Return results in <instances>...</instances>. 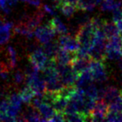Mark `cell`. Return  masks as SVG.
Returning a JSON list of instances; mask_svg holds the SVG:
<instances>
[{"label":"cell","mask_w":122,"mask_h":122,"mask_svg":"<svg viewBox=\"0 0 122 122\" xmlns=\"http://www.w3.org/2000/svg\"><path fill=\"white\" fill-rule=\"evenodd\" d=\"M89 69L91 70L93 80L97 82H104L107 80V73L103 61L93 60L90 62Z\"/></svg>","instance_id":"cell-1"},{"label":"cell","mask_w":122,"mask_h":122,"mask_svg":"<svg viewBox=\"0 0 122 122\" xmlns=\"http://www.w3.org/2000/svg\"><path fill=\"white\" fill-rule=\"evenodd\" d=\"M55 34V31L48 23L46 25H42V26L38 25L34 30V36L42 44L52 40Z\"/></svg>","instance_id":"cell-2"},{"label":"cell","mask_w":122,"mask_h":122,"mask_svg":"<svg viewBox=\"0 0 122 122\" xmlns=\"http://www.w3.org/2000/svg\"><path fill=\"white\" fill-rule=\"evenodd\" d=\"M48 57L42 50L41 47H38L29 55V60L34 66H36L39 70H43L45 64L48 60Z\"/></svg>","instance_id":"cell-3"},{"label":"cell","mask_w":122,"mask_h":122,"mask_svg":"<svg viewBox=\"0 0 122 122\" xmlns=\"http://www.w3.org/2000/svg\"><path fill=\"white\" fill-rule=\"evenodd\" d=\"M42 50L46 54V56L49 59H55V56L60 48V45L57 41L50 40L48 43L43 44V46L41 47Z\"/></svg>","instance_id":"cell-4"},{"label":"cell","mask_w":122,"mask_h":122,"mask_svg":"<svg viewBox=\"0 0 122 122\" xmlns=\"http://www.w3.org/2000/svg\"><path fill=\"white\" fill-rule=\"evenodd\" d=\"M91 58H76L70 64L73 70L79 75L83 70L89 68Z\"/></svg>","instance_id":"cell-5"},{"label":"cell","mask_w":122,"mask_h":122,"mask_svg":"<svg viewBox=\"0 0 122 122\" xmlns=\"http://www.w3.org/2000/svg\"><path fill=\"white\" fill-rule=\"evenodd\" d=\"M13 28L12 22L5 21L4 24L0 26V45H2L9 40L11 36L10 31Z\"/></svg>","instance_id":"cell-6"},{"label":"cell","mask_w":122,"mask_h":122,"mask_svg":"<svg viewBox=\"0 0 122 122\" xmlns=\"http://www.w3.org/2000/svg\"><path fill=\"white\" fill-rule=\"evenodd\" d=\"M102 30L104 31L107 39H109L114 36H117V35L120 34V32L118 30L116 24L114 22H107L104 21V25L102 26Z\"/></svg>","instance_id":"cell-7"},{"label":"cell","mask_w":122,"mask_h":122,"mask_svg":"<svg viewBox=\"0 0 122 122\" xmlns=\"http://www.w3.org/2000/svg\"><path fill=\"white\" fill-rule=\"evenodd\" d=\"M48 24L53 29V30L55 31L56 33H59L60 35L68 33L66 26L63 23V22L59 18L53 17L52 20L48 22Z\"/></svg>","instance_id":"cell-8"},{"label":"cell","mask_w":122,"mask_h":122,"mask_svg":"<svg viewBox=\"0 0 122 122\" xmlns=\"http://www.w3.org/2000/svg\"><path fill=\"white\" fill-rule=\"evenodd\" d=\"M14 32L17 34L25 36L28 39H32L34 37V30H32L27 26L25 22H20L16 26H15Z\"/></svg>","instance_id":"cell-9"},{"label":"cell","mask_w":122,"mask_h":122,"mask_svg":"<svg viewBox=\"0 0 122 122\" xmlns=\"http://www.w3.org/2000/svg\"><path fill=\"white\" fill-rule=\"evenodd\" d=\"M37 110L39 111L41 116L46 118L48 121H49L50 118L53 117V115L56 113V111L54 110L52 106L45 104V103H42L39 107H37Z\"/></svg>","instance_id":"cell-10"},{"label":"cell","mask_w":122,"mask_h":122,"mask_svg":"<svg viewBox=\"0 0 122 122\" xmlns=\"http://www.w3.org/2000/svg\"><path fill=\"white\" fill-rule=\"evenodd\" d=\"M113 49L121 50L122 49V36L121 35H117L109 38L107 40L106 43V50Z\"/></svg>","instance_id":"cell-11"},{"label":"cell","mask_w":122,"mask_h":122,"mask_svg":"<svg viewBox=\"0 0 122 122\" xmlns=\"http://www.w3.org/2000/svg\"><path fill=\"white\" fill-rule=\"evenodd\" d=\"M119 96H121V91L117 88L114 87V86H107L104 97L103 100L109 104L112 101H114L115 99H117Z\"/></svg>","instance_id":"cell-12"},{"label":"cell","mask_w":122,"mask_h":122,"mask_svg":"<svg viewBox=\"0 0 122 122\" xmlns=\"http://www.w3.org/2000/svg\"><path fill=\"white\" fill-rule=\"evenodd\" d=\"M19 94L20 95L22 102H24L26 104H30L32 99L36 95V93L33 91V90L28 85H26L25 87L22 88Z\"/></svg>","instance_id":"cell-13"},{"label":"cell","mask_w":122,"mask_h":122,"mask_svg":"<svg viewBox=\"0 0 122 122\" xmlns=\"http://www.w3.org/2000/svg\"><path fill=\"white\" fill-rule=\"evenodd\" d=\"M57 9L60 10L61 12L63 14V15H65L66 17H71L75 13V12L77 10L76 6L75 5L64 2H62V3L60 5Z\"/></svg>","instance_id":"cell-14"},{"label":"cell","mask_w":122,"mask_h":122,"mask_svg":"<svg viewBox=\"0 0 122 122\" xmlns=\"http://www.w3.org/2000/svg\"><path fill=\"white\" fill-rule=\"evenodd\" d=\"M69 99L62 97H58L56 99V101L53 102L52 107L56 112H62V113H63V111Z\"/></svg>","instance_id":"cell-15"},{"label":"cell","mask_w":122,"mask_h":122,"mask_svg":"<svg viewBox=\"0 0 122 122\" xmlns=\"http://www.w3.org/2000/svg\"><path fill=\"white\" fill-rule=\"evenodd\" d=\"M83 91H84V94L86 97H88L90 98H92L94 100H97V91L98 89L97 88V86H95L92 83H89L88 85H86L84 88H83Z\"/></svg>","instance_id":"cell-16"},{"label":"cell","mask_w":122,"mask_h":122,"mask_svg":"<svg viewBox=\"0 0 122 122\" xmlns=\"http://www.w3.org/2000/svg\"><path fill=\"white\" fill-rule=\"evenodd\" d=\"M7 52L9 55V64L10 68H14L17 63V56L16 51L14 49V47L12 46H9L7 47Z\"/></svg>","instance_id":"cell-17"},{"label":"cell","mask_w":122,"mask_h":122,"mask_svg":"<svg viewBox=\"0 0 122 122\" xmlns=\"http://www.w3.org/2000/svg\"><path fill=\"white\" fill-rule=\"evenodd\" d=\"M105 56H106V59L111 60H119L122 57V53L121 50L109 49V50H106Z\"/></svg>","instance_id":"cell-18"},{"label":"cell","mask_w":122,"mask_h":122,"mask_svg":"<svg viewBox=\"0 0 122 122\" xmlns=\"http://www.w3.org/2000/svg\"><path fill=\"white\" fill-rule=\"evenodd\" d=\"M7 99L9 101V104H11L12 106H15V107H21L22 101L21 99L20 94H17V93L11 94L9 96H7Z\"/></svg>","instance_id":"cell-19"},{"label":"cell","mask_w":122,"mask_h":122,"mask_svg":"<svg viewBox=\"0 0 122 122\" xmlns=\"http://www.w3.org/2000/svg\"><path fill=\"white\" fill-rule=\"evenodd\" d=\"M107 121H122V111H108L105 117Z\"/></svg>","instance_id":"cell-20"},{"label":"cell","mask_w":122,"mask_h":122,"mask_svg":"<svg viewBox=\"0 0 122 122\" xmlns=\"http://www.w3.org/2000/svg\"><path fill=\"white\" fill-rule=\"evenodd\" d=\"M25 80V73H22L21 70H17L14 73V81L17 84H20Z\"/></svg>","instance_id":"cell-21"},{"label":"cell","mask_w":122,"mask_h":122,"mask_svg":"<svg viewBox=\"0 0 122 122\" xmlns=\"http://www.w3.org/2000/svg\"><path fill=\"white\" fill-rule=\"evenodd\" d=\"M0 9L5 14H9L12 8L9 6L7 0H0Z\"/></svg>","instance_id":"cell-22"},{"label":"cell","mask_w":122,"mask_h":122,"mask_svg":"<svg viewBox=\"0 0 122 122\" xmlns=\"http://www.w3.org/2000/svg\"><path fill=\"white\" fill-rule=\"evenodd\" d=\"M49 121L53 122H59V121H65V118H64V114L62 112H56L55 114L53 115L52 118H50Z\"/></svg>","instance_id":"cell-23"},{"label":"cell","mask_w":122,"mask_h":122,"mask_svg":"<svg viewBox=\"0 0 122 122\" xmlns=\"http://www.w3.org/2000/svg\"><path fill=\"white\" fill-rule=\"evenodd\" d=\"M122 20V9L118 8L113 11V21L116 22Z\"/></svg>","instance_id":"cell-24"},{"label":"cell","mask_w":122,"mask_h":122,"mask_svg":"<svg viewBox=\"0 0 122 122\" xmlns=\"http://www.w3.org/2000/svg\"><path fill=\"white\" fill-rule=\"evenodd\" d=\"M43 9L45 12H47V13H49L50 15H55V12H54V9L53 8L50 7L48 5H43Z\"/></svg>","instance_id":"cell-25"},{"label":"cell","mask_w":122,"mask_h":122,"mask_svg":"<svg viewBox=\"0 0 122 122\" xmlns=\"http://www.w3.org/2000/svg\"><path fill=\"white\" fill-rule=\"evenodd\" d=\"M62 1L64 2H68V3H70V4H73L76 5L79 0H62Z\"/></svg>","instance_id":"cell-26"},{"label":"cell","mask_w":122,"mask_h":122,"mask_svg":"<svg viewBox=\"0 0 122 122\" xmlns=\"http://www.w3.org/2000/svg\"><path fill=\"white\" fill-rule=\"evenodd\" d=\"M90 1H91L92 3H94L95 5H97L98 4H100V3H101L103 0H90Z\"/></svg>","instance_id":"cell-27"},{"label":"cell","mask_w":122,"mask_h":122,"mask_svg":"<svg viewBox=\"0 0 122 122\" xmlns=\"http://www.w3.org/2000/svg\"><path fill=\"white\" fill-rule=\"evenodd\" d=\"M5 22V20H4V18H2V16H0V26H1L2 25L4 24Z\"/></svg>","instance_id":"cell-28"},{"label":"cell","mask_w":122,"mask_h":122,"mask_svg":"<svg viewBox=\"0 0 122 122\" xmlns=\"http://www.w3.org/2000/svg\"><path fill=\"white\" fill-rule=\"evenodd\" d=\"M119 66H120V69L122 72V57H121V60H119Z\"/></svg>","instance_id":"cell-29"},{"label":"cell","mask_w":122,"mask_h":122,"mask_svg":"<svg viewBox=\"0 0 122 122\" xmlns=\"http://www.w3.org/2000/svg\"><path fill=\"white\" fill-rule=\"evenodd\" d=\"M121 91V95L122 96V90H121V91Z\"/></svg>","instance_id":"cell-30"}]
</instances>
